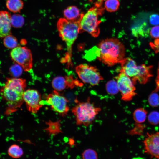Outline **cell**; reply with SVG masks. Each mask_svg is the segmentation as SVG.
I'll return each mask as SVG.
<instances>
[{
  "instance_id": "3957f363",
  "label": "cell",
  "mask_w": 159,
  "mask_h": 159,
  "mask_svg": "<svg viewBox=\"0 0 159 159\" xmlns=\"http://www.w3.org/2000/svg\"><path fill=\"white\" fill-rule=\"evenodd\" d=\"M80 22L71 21L65 18L58 20L57 27L59 35L64 41L67 47V52L65 57V62L69 67L72 66V47L80 33Z\"/></svg>"
},
{
  "instance_id": "9c48e42d",
  "label": "cell",
  "mask_w": 159,
  "mask_h": 159,
  "mask_svg": "<svg viewBox=\"0 0 159 159\" xmlns=\"http://www.w3.org/2000/svg\"><path fill=\"white\" fill-rule=\"evenodd\" d=\"M10 56L13 61L20 65L24 71H29L31 69L32 55L30 50L26 47L18 46L12 50Z\"/></svg>"
},
{
  "instance_id": "1f68e13d",
  "label": "cell",
  "mask_w": 159,
  "mask_h": 159,
  "mask_svg": "<svg viewBox=\"0 0 159 159\" xmlns=\"http://www.w3.org/2000/svg\"><path fill=\"white\" fill-rule=\"evenodd\" d=\"M150 45L156 53L159 52V38L156 39L154 43H150Z\"/></svg>"
},
{
  "instance_id": "30bf717a",
  "label": "cell",
  "mask_w": 159,
  "mask_h": 159,
  "mask_svg": "<svg viewBox=\"0 0 159 159\" xmlns=\"http://www.w3.org/2000/svg\"><path fill=\"white\" fill-rule=\"evenodd\" d=\"M23 99L28 110L33 113H37L43 105L41 103L40 94L35 90L28 89L24 91Z\"/></svg>"
},
{
  "instance_id": "484cf974",
  "label": "cell",
  "mask_w": 159,
  "mask_h": 159,
  "mask_svg": "<svg viewBox=\"0 0 159 159\" xmlns=\"http://www.w3.org/2000/svg\"><path fill=\"white\" fill-rule=\"evenodd\" d=\"M23 69V68L20 65L16 63L10 67L9 72L11 76L15 78L21 75Z\"/></svg>"
},
{
  "instance_id": "6da1fadb",
  "label": "cell",
  "mask_w": 159,
  "mask_h": 159,
  "mask_svg": "<svg viewBox=\"0 0 159 159\" xmlns=\"http://www.w3.org/2000/svg\"><path fill=\"white\" fill-rule=\"evenodd\" d=\"M97 58L109 67L119 63L125 57V49L123 44L115 38L103 40L97 46Z\"/></svg>"
},
{
  "instance_id": "8fae6325",
  "label": "cell",
  "mask_w": 159,
  "mask_h": 159,
  "mask_svg": "<svg viewBox=\"0 0 159 159\" xmlns=\"http://www.w3.org/2000/svg\"><path fill=\"white\" fill-rule=\"evenodd\" d=\"M145 152L159 158V132L148 134L143 141Z\"/></svg>"
},
{
  "instance_id": "7c38bea8",
  "label": "cell",
  "mask_w": 159,
  "mask_h": 159,
  "mask_svg": "<svg viewBox=\"0 0 159 159\" xmlns=\"http://www.w3.org/2000/svg\"><path fill=\"white\" fill-rule=\"evenodd\" d=\"M119 64L121 65V70L131 79L135 85V79L138 72V66L135 62L130 58L125 57Z\"/></svg>"
},
{
  "instance_id": "9a60e30c",
  "label": "cell",
  "mask_w": 159,
  "mask_h": 159,
  "mask_svg": "<svg viewBox=\"0 0 159 159\" xmlns=\"http://www.w3.org/2000/svg\"><path fill=\"white\" fill-rule=\"evenodd\" d=\"M73 82V79L70 77L59 76L53 79L52 85L55 90L61 91L69 87H72Z\"/></svg>"
},
{
  "instance_id": "d4e9b609",
  "label": "cell",
  "mask_w": 159,
  "mask_h": 159,
  "mask_svg": "<svg viewBox=\"0 0 159 159\" xmlns=\"http://www.w3.org/2000/svg\"><path fill=\"white\" fill-rule=\"evenodd\" d=\"M11 25L15 28L21 27L24 22L23 17L21 15L15 14L11 16Z\"/></svg>"
},
{
  "instance_id": "52a82bcc",
  "label": "cell",
  "mask_w": 159,
  "mask_h": 159,
  "mask_svg": "<svg viewBox=\"0 0 159 159\" xmlns=\"http://www.w3.org/2000/svg\"><path fill=\"white\" fill-rule=\"evenodd\" d=\"M116 80L121 99L126 102L131 100L136 94L135 84L131 79L120 70Z\"/></svg>"
},
{
  "instance_id": "d6a6232c",
  "label": "cell",
  "mask_w": 159,
  "mask_h": 159,
  "mask_svg": "<svg viewBox=\"0 0 159 159\" xmlns=\"http://www.w3.org/2000/svg\"><path fill=\"white\" fill-rule=\"evenodd\" d=\"M156 87L155 89L153 91L154 92H157L159 91V67H158L157 70V75L156 77Z\"/></svg>"
},
{
  "instance_id": "f546056e",
  "label": "cell",
  "mask_w": 159,
  "mask_h": 159,
  "mask_svg": "<svg viewBox=\"0 0 159 159\" xmlns=\"http://www.w3.org/2000/svg\"><path fill=\"white\" fill-rule=\"evenodd\" d=\"M150 33L151 37L154 39L159 38V25L155 26L151 28Z\"/></svg>"
},
{
  "instance_id": "ffe728a7",
  "label": "cell",
  "mask_w": 159,
  "mask_h": 159,
  "mask_svg": "<svg viewBox=\"0 0 159 159\" xmlns=\"http://www.w3.org/2000/svg\"><path fill=\"white\" fill-rule=\"evenodd\" d=\"M59 121L52 122L50 121L47 123V127L46 130L51 135H56L61 132Z\"/></svg>"
},
{
  "instance_id": "4dcf8cb0",
  "label": "cell",
  "mask_w": 159,
  "mask_h": 159,
  "mask_svg": "<svg viewBox=\"0 0 159 159\" xmlns=\"http://www.w3.org/2000/svg\"><path fill=\"white\" fill-rule=\"evenodd\" d=\"M150 22L153 25H157L159 24V15L154 14L151 15L150 17Z\"/></svg>"
},
{
  "instance_id": "d6986e66",
  "label": "cell",
  "mask_w": 159,
  "mask_h": 159,
  "mask_svg": "<svg viewBox=\"0 0 159 159\" xmlns=\"http://www.w3.org/2000/svg\"><path fill=\"white\" fill-rule=\"evenodd\" d=\"M147 112L142 108L136 109L133 113V117L135 121L138 123L143 122L146 119Z\"/></svg>"
},
{
  "instance_id": "8992f818",
  "label": "cell",
  "mask_w": 159,
  "mask_h": 159,
  "mask_svg": "<svg viewBox=\"0 0 159 159\" xmlns=\"http://www.w3.org/2000/svg\"><path fill=\"white\" fill-rule=\"evenodd\" d=\"M76 72L80 78L85 83L92 86L98 85L103 80L98 69L95 66L86 64H80L75 68Z\"/></svg>"
},
{
  "instance_id": "e0dca14e",
  "label": "cell",
  "mask_w": 159,
  "mask_h": 159,
  "mask_svg": "<svg viewBox=\"0 0 159 159\" xmlns=\"http://www.w3.org/2000/svg\"><path fill=\"white\" fill-rule=\"evenodd\" d=\"M147 25L145 23H143L140 26H133L132 29V34L136 37H148L150 29L149 28H147Z\"/></svg>"
},
{
  "instance_id": "4316f807",
  "label": "cell",
  "mask_w": 159,
  "mask_h": 159,
  "mask_svg": "<svg viewBox=\"0 0 159 159\" xmlns=\"http://www.w3.org/2000/svg\"><path fill=\"white\" fill-rule=\"evenodd\" d=\"M83 159H97L98 155L97 152L92 149H88L85 150L82 154Z\"/></svg>"
},
{
  "instance_id": "7a4b0ae2",
  "label": "cell",
  "mask_w": 159,
  "mask_h": 159,
  "mask_svg": "<svg viewBox=\"0 0 159 159\" xmlns=\"http://www.w3.org/2000/svg\"><path fill=\"white\" fill-rule=\"evenodd\" d=\"M25 80L16 78L7 79L1 93L9 106L15 110L20 107L24 101L23 94L26 87Z\"/></svg>"
},
{
  "instance_id": "4fadbf2b",
  "label": "cell",
  "mask_w": 159,
  "mask_h": 159,
  "mask_svg": "<svg viewBox=\"0 0 159 159\" xmlns=\"http://www.w3.org/2000/svg\"><path fill=\"white\" fill-rule=\"evenodd\" d=\"M11 16L8 11H0V38H4L11 34Z\"/></svg>"
},
{
  "instance_id": "5bb4252c",
  "label": "cell",
  "mask_w": 159,
  "mask_h": 159,
  "mask_svg": "<svg viewBox=\"0 0 159 159\" xmlns=\"http://www.w3.org/2000/svg\"><path fill=\"white\" fill-rule=\"evenodd\" d=\"M152 67V66H146L145 64L138 66V72L135 79V83L137 81L140 84L146 83L153 76L151 72Z\"/></svg>"
},
{
  "instance_id": "44dd1931",
  "label": "cell",
  "mask_w": 159,
  "mask_h": 159,
  "mask_svg": "<svg viewBox=\"0 0 159 159\" xmlns=\"http://www.w3.org/2000/svg\"><path fill=\"white\" fill-rule=\"evenodd\" d=\"M8 153L11 157L14 158H18L21 157L23 153L22 149L19 146L14 144L9 148Z\"/></svg>"
},
{
  "instance_id": "2e32d148",
  "label": "cell",
  "mask_w": 159,
  "mask_h": 159,
  "mask_svg": "<svg viewBox=\"0 0 159 159\" xmlns=\"http://www.w3.org/2000/svg\"><path fill=\"white\" fill-rule=\"evenodd\" d=\"M65 18L68 21L80 22L83 14L80 13L76 7L71 6L68 7L64 11Z\"/></svg>"
},
{
  "instance_id": "277c9868",
  "label": "cell",
  "mask_w": 159,
  "mask_h": 159,
  "mask_svg": "<svg viewBox=\"0 0 159 159\" xmlns=\"http://www.w3.org/2000/svg\"><path fill=\"white\" fill-rule=\"evenodd\" d=\"M101 111L100 107L91 102L89 98L85 102H78L72 110L75 117L76 124L86 127L92 124Z\"/></svg>"
},
{
  "instance_id": "f1b7e54d",
  "label": "cell",
  "mask_w": 159,
  "mask_h": 159,
  "mask_svg": "<svg viewBox=\"0 0 159 159\" xmlns=\"http://www.w3.org/2000/svg\"><path fill=\"white\" fill-rule=\"evenodd\" d=\"M148 120L149 123L153 125H156L159 123V112L156 111L151 112L148 116Z\"/></svg>"
},
{
  "instance_id": "ba28073f",
  "label": "cell",
  "mask_w": 159,
  "mask_h": 159,
  "mask_svg": "<svg viewBox=\"0 0 159 159\" xmlns=\"http://www.w3.org/2000/svg\"><path fill=\"white\" fill-rule=\"evenodd\" d=\"M68 103L66 98L56 90L48 95L45 101H41L42 105H50L52 110L63 116L67 115L69 110Z\"/></svg>"
},
{
  "instance_id": "5b68a950",
  "label": "cell",
  "mask_w": 159,
  "mask_h": 159,
  "mask_svg": "<svg viewBox=\"0 0 159 159\" xmlns=\"http://www.w3.org/2000/svg\"><path fill=\"white\" fill-rule=\"evenodd\" d=\"M102 11L101 8L93 7L83 15L79 23L80 33L86 32L93 37H97L100 32L99 25L101 22L98 17Z\"/></svg>"
},
{
  "instance_id": "7402d4cb",
  "label": "cell",
  "mask_w": 159,
  "mask_h": 159,
  "mask_svg": "<svg viewBox=\"0 0 159 159\" xmlns=\"http://www.w3.org/2000/svg\"><path fill=\"white\" fill-rule=\"evenodd\" d=\"M3 44L7 48L13 49L18 46V41L14 36L9 34L4 38Z\"/></svg>"
},
{
  "instance_id": "83f0119b",
  "label": "cell",
  "mask_w": 159,
  "mask_h": 159,
  "mask_svg": "<svg viewBox=\"0 0 159 159\" xmlns=\"http://www.w3.org/2000/svg\"><path fill=\"white\" fill-rule=\"evenodd\" d=\"M149 104L153 107L159 105V95L156 92L153 91L149 95L148 98Z\"/></svg>"
},
{
  "instance_id": "ac0fdd59",
  "label": "cell",
  "mask_w": 159,
  "mask_h": 159,
  "mask_svg": "<svg viewBox=\"0 0 159 159\" xmlns=\"http://www.w3.org/2000/svg\"><path fill=\"white\" fill-rule=\"evenodd\" d=\"M6 5L9 10L16 13L20 11L23 8V4L21 0H7Z\"/></svg>"
},
{
  "instance_id": "603a6c76",
  "label": "cell",
  "mask_w": 159,
  "mask_h": 159,
  "mask_svg": "<svg viewBox=\"0 0 159 159\" xmlns=\"http://www.w3.org/2000/svg\"><path fill=\"white\" fill-rule=\"evenodd\" d=\"M119 6V0H106L105 4V9L110 12H113L117 10Z\"/></svg>"
},
{
  "instance_id": "cb8c5ba5",
  "label": "cell",
  "mask_w": 159,
  "mask_h": 159,
  "mask_svg": "<svg viewBox=\"0 0 159 159\" xmlns=\"http://www.w3.org/2000/svg\"><path fill=\"white\" fill-rule=\"evenodd\" d=\"M107 92L111 95H115L119 91L117 82L114 80H111L108 81L106 85Z\"/></svg>"
}]
</instances>
